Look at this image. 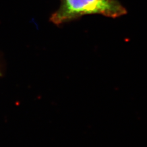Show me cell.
<instances>
[{"label":"cell","instance_id":"obj_1","mask_svg":"<svg viewBox=\"0 0 147 147\" xmlns=\"http://www.w3.org/2000/svg\"><path fill=\"white\" fill-rule=\"evenodd\" d=\"M126 13L125 8L118 0H62L50 21L59 25L85 15L100 14L115 18Z\"/></svg>","mask_w":147,"mask_h":147},{"label":"cell","instance_id":"obj_2","mask_svg":"<svg viewBox=\"0 0 147 147\" xmlns=\"http://www.w3.org/2000/svg\"><path fill=\"white\" fill-rule=\"evenodd\" d=\"M2 73H1V70H0V77H1V76H2Z\"/></svg>","mask_w":147,"mask_h":147}]
</instances>
